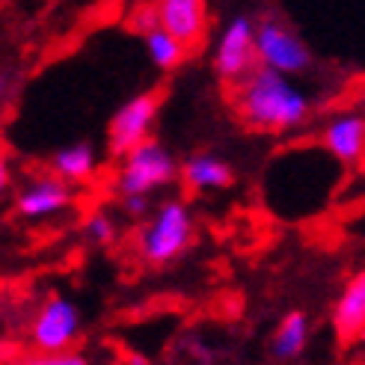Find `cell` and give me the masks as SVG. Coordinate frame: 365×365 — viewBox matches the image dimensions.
<instances>
[{"instance_id":"cell-1","label":"cell","mask_w":365,"mask_h":365,"mask_svg":"<svg viewBox=\"0 0 365 365\" xmlns=\"http://www.w3.org/2000/svg\"><path fill=\"white\" fill-rule=\"evenodd\" d=\"M309 98L277 68L255 66L238 83V113L247 125L262 131L297 128L309 116Z\"/></svg>"},{"instance_id":"cell-2","label":"cell","mask_w":365,"mask_h":365,"mask_svg":"<svg viewBox=\"0 0 365 365\" xmlns=\"http://www.w3.org/2000/svg\"><path fill=\"white\" fill-rule=\"evenodd\" d=\"M190 235H193V217H190L187 205L178 202V199H170V202H163L152 214V220L140 229L137 252L143 255V262L163 264V262L175 259V255L190 244Z\"/></svg>"},{"instance_id":"cell-3","label":"cell","mask_w":365,"mask_h":365,"mask_svg":"<svg viewBox=\"0 0 365 365\" xmlns=\"http://www.w3.org/2000/svg\"><path fill=\"white\" fill-rule=\"evenodd\" d=\"M178 173H181V167L175 163V158L163 149L160 143L145 140L122 158V167L116 175V190L122 196L152 193L158 187H167L170 181H175Z\"/></svg>"},{"instance_id":"cell-4","label":"cell","mask_w":365,"mask_h":365,"mask_svg":"<svg viewBox=\"0 0 365 365\" xmlns=\"http://www.w3.org/2000/svg\"><path fill=\"white\" fill-rule=\"evenodd\" d=\"M255 53H259V66L277 68L282 75H303L312 66V53L303 39L273 15L255 21Z\"/></svg>"},{"instance_id":"cell-5","label":"cell","mask_w":365,"mask_h":365,"mask_svg":"<svg viewBox=\"0 0 365 365\" xmlns=\"http://www.w3.org/2000/svg\"><path fill=\"white\" fill-rule=\"evenodd\" d=\"M255 66H259V53H255V21L247 15H238L229 21L220 42H217L214 71L220 81L238 86Z\"/></svg>"},{"instance_id":"cell-6","label":"cell","mask_w":365,"mask_h":365,"mask_svg":"<svg viewBox=\"0 0 365 365\" xmlns=\"http://www.w3.org/2000/svg\"><path fill=\"white\" fill-rule=\"evenodd\" d=\"M158 107H160L158 93H140L119 107L110 119V125H107V145H110V155L125 158L134 145L149 140Z\"/></svg>"},{"instance_id":"cell-7","label":"cell","mask_w":365,"mask_h":365,"mask_svg":"<svg viewBox=\"0 0 365 365\" xmlns=\"http://www.w3.org/2000/svg\"><path fill=\"white\" fill-rule=\"evenodd\" d=\"M81 336V309L66 297H51L30 327V341L36 351L57 354L68 351Z\"/></svg>"},{"instance_id":"cell-8","label":"cell","mask_w":365,"mask_h":365,"mask_svg":"<svg viewBox=\"0 0 365 365\" xmlns=\"http://www.w3.org/2000/svg\"><path fill=\"white\" fill-rule=\"evenodd\" d=\"M68 202H71L68 181L60 175H45V178H33L30 185L21 187V193L15 196V211L21 217H30V220H39V217L68 208Z\"/></svg>"},{"instance_id":"cell-9","label":"cell","mask_w":365,"mask_h":365,"mask_svg":"<svg viewBox=\"0 0 365 365\" xmlns=\"http://www.w3.org/2000/svg\"><path fill=\"white\" fill-rule=\"evenodd\" d=\"M160 24L175 33L185 45L202 39L208 27V4L205 0H158Z\"/></svg>"},{"instance_id":"cell-10","label":"cell","mask_w":365,"mask_h":365,"mask_svg":"<svg viewBox=\"0 0 365 365\" xmlns=\"http://www.w3.org/2000/svg\"><path fill=\"white\" fill-rule=\"evenodd\" d=\"M333 327H336L339 341H344V344L365 333V270L356 273V277L344 285L341 297L336 303V312H333Z\"/></svg>"},{"instance_id":"cell-11","label":"cell","mask_w":365,"mask_h":365,"mask_svg":"<svg viewBox=\"0 0 365 365\" xmlns=\"http://www.w3.org/2000/svg\"><path fill=\"white\" fill-rule=\"evenodd\" d=\"M324 145L341 163H356L365 155V119L356 113L336 116L324 131Z\"/></svg>"},{"instance_id":"cell-12","label":"cell","mask_w":365,"mask_h":365,"mask_svg":"<svg viewBox=\"0 0 365 365\" xmlns=\"http://www.w3.org/2000/svg\"><path fill=\"white\" fill-rule=\"evenodd\" d=\"M178 178L185 181L187 190H220L232 185V167L223 158L214 155H190L181 163Z\"/></svg>"},{"instance_id":"cell-13","label":"cell","mask_w":365,"mask_h":365,"mask_svg":"<svg viewBox=\"0 0 365 365\" xmlns=\"http://www.w3.org/2000/svg\"><path fill=\"white\" fill-rule=\"evenodd\" d=\"M51 170H53V175L66 178L68 185H78V181L93 178L96 170H98L96 149H93L89 143H71V145H63V149L51 158Z\"/></svg>"},{"instance_id":"cell-14","label":"cell","mask_w":365,"mask_h":365,"mask_svg":"<svg viewBox=\"0 0 365 365\" xmlns=\"http://www.w3.org/2000/svg\"><path fill=\"white\" fill-rule=\"evenodd\" d=\"M306 339H309V321L303 312H288L285 321L277 327L270 341V354L277 359H294L303 354L306 348Z\"/></svg>"},{"instance_id":"cell-15","label":"cell","mask_w":365,"mask_h":365,"mask_svg":"<svg viewBox=\"0 0 365 365\" xmlns=\"http://www.w3.org/2000/svg\"><path fill=\"white\" fill-rule=\"evenodd\" d=\"M145 39V51H149V60L158 66V68H175L181 60H185V51H187V45L178 39L175 33H170L167 27H155V30H149L143 36Z\"/></svg>"},{"instance_id":"cell-16","label":"cell","mask_w":365,"mask_h":365,"mask_svg":"<svg viewBox=\"0 0 365 365\" xmlns=\"http://www.w3.org/2000/svg\"><path fill=\"white\" fill-rule=\"evenodd\" d=\"M83 235L93 244H110L113 238H116V226H113V220L107 217L104 211H98V214H93L89 220L83 223Z\"/></svg>"},{"instance_id":"cell-17","label":"cell","mask_w":365,"mask_h":365,"mask_svg":"<svg viewBox=\"0 0 365 365\" xmlns=\"http://www.w3.org/2000/svg\"><path fill=\"white\" fill-rule=\"evenodd\" d=\"M122 208L131 220H143V217L152 214V199H149V193H128V196H122Z\"/></svg>"},{"instance_id":"cell-18","label":"cell","mask_w":365,"mask_h":365,"mask_svg":"<svg viewBox=\"0 0 365 365\" xmlns=\"http://www.w3.org/2000/svg\"><path fill=\"white\" fill-rule=\"evenodd\" d=\"M131 27L137 33H143V36L149 30H155V27H160V9L158 6H140L134 12V18H131Z\"/></svg>"},{"instance_id":"cell-19","label":"cell","mask_w":365,"mask_h":365,"mask_svg":"<svg viewBox=\"0 0 365 365\" xmlns=\"http://www.w3.org/2000/svg\"><path fill=\"white\" fill-rule=\"evenodd\" d=\"M36 362H48V365H83L86 359L75 351H57V354H42Z\"/></svg>"}]
</instances>
